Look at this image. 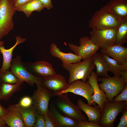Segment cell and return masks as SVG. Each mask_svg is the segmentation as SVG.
<instances>
[{
  "label": "cell",
  "mask_w": 127,
  "mask_h": 127,
  "mask_svg": "<svg viewBox=\"0 0 127 127\" xmlns=\"http://www.w3.org/2000/svg\"><path fill=\"white\" fill-rule=\"evenodd\" d=\"M62 66L69 72L68 83L69 84L78 80H81L84 82H86L91 72L96 67L92 62L91 57L82 62L62 64Z\"/></svg>",
  "instance_id": "6da1fadb"
},
{
  "label": "cell",
  "mask_w": 127,
  "mask_h": 127,
  "mask_svg": "<svg viewBox=\"0 0 127 127\" xmlns=\"http://www.w3.org/2000/svg\"><path fill=\"white\" fill-rule=\"evenodd\" d=\"M68 93L56 96L52 103L63 115L77 120L87 121L86 116L78 105L74 104L68 97Z\"/></svg>",
  "instance_id": "7a4b0ae2"
},
{
  "label": "cell",
  "mask_w": 127,
  "mask_h": 127,
  "mask_svg": "<svg viewBox=\"0 0 127 127\" xmlns=\"http://www.w3.org/2000/svg\"><path fill=\"white\" fill-rule=\"evenodd\" d=\"M124 110H127V101L105 102L99 125L101 127H114L117 115Z\"/></svg>",
  "instance_id": "3957f363"
},
{
  "label": "cell",
  "mask_w": 127,
  "mask_h": 127,
  "mask_svg": "<svg viewBox=\"0 0 127 127\" xmlns=\"http://www.w3.org/2000/svg\"><path fill=\"white\" fill-rule=\"evenodd\" d=\"M120 19L110 13L104 6L93 15L89 21V26L92 30L117 28Z\"/></svg>",
  "instance_id": "277c9868"
},
{
  "label": "cell",
  "mask_w": 127,
  "mask_h": 127,
  "mask_svg": "<svg viewBox=\"0 0 127 127\" xmlns=\"http://www.w3.org/2000/svg\"><path fill=\"white\" fill-rule=\"evenodd\" d=\"M16 11L12 0H0V40L13 29Z\"/></svg>",
  "instance_id": "5b68a950"
},
{
  "label": "cell",
  "mask_w": 127,
  "mask_h": 127,
  "mask_svg": "<svg viewBox=\"0 0 127 127\" xmlns=\"http://www.w3.org/2000/svg\"><path fill=\"white\" fill-rule=\"evenodd\" d=\"M97 81L100 88L105 93L108 102H112L114 97L118 95L124 89L126 83L121 77L114 75L108 78H98Z\"/></svg>",
  "instance_id": "8992f818"
},
{
  "label": "cell",
  "mask_w": 127,
  "mask_h": 127,
  "mask_svg": "<svg viewBox=\"0 0 127 127\" xmlns=\"http://www.w3.org/2000/svg\"><path fill=\"white\" fill-rule=\"evenodd\" d=\"M22 62L20 55H17L15 58L12 59L10 70L19 79L26 82L31 86H33L35 83L41 84L42 78L33 75L28 71Z\"/></svg>",
  "instance_id": "52a82bcc"
},
{
  "label": "cell",
  "mask_w": 127,
  "mask_h": 127,
  "mask_svg": "<svg viewBox=\"0 0 127 127\" xmlns=\"http://www.w3.org/2000/svg\"><path fill=\"white\" fill-rule=\"evenodd\" d=\"M70 92L85 98L87 101V104L95 107L99 106L92 98L94 94L93 89L87 81L85 82L80 80H75L70 84L68 88L61 92L53 94L54 97Z\"/></svg>",
  "instance_id": "ba28073f"
},
{
  "label": "cell",
  "mask_w": 127,
  "mask_h": 127,
  "mask_svg": "<svg viewBox=\"0 0 127 127\" xmlns=\"http://www.w3.org/2000/svg\"><path fill=\"white\" fill-rule=\"evenodd\" d=\"M37 89L32 97V105L38 113L43 115L48 113L49 103L54 97L53 94L41 84H36Z\"/></svg>",
  "instance_id": "9c48e42d"
},
{
  "label": "cell",
  "mask_w": 127,
  "mask_h": 127,
  "mask_svg": "<svg viewBox=\"0 0 127 127\" xmlns=\"http://www.w3.org/2000/svg\"><path fill=\"white\" fill-rule=\"evenodd\" d=\"M117 28L92 30L90 38L101 49L106 48L115 43Z\"/></svg>",
  "instance_id": "30bf717a"
},
{
  "label": "cell",
  "mask_w": 127,
  "mask_h": 127,
  "mask_svg": "<svg viewBox=\"0 0 127 127\" xmlns=\"http://www.w3.org/2000/svg\"><path fill=\"white\" fill-rule=\"evenodd\" d=\"M79 41V46L70 43L68 45L75 54L81 57L83 60L91 57L100 48L92 41L90 37H82Z\"/></svg>",
  "instance_id": "8fae6325"
},
{
  "label": "cell",
  "mask_w": 127,
  "mask_h": 127,
  "mask_svg": "<svg viewBox=\"0 0 127 127\" xmlns=\"http://www.w3.org/2000/svg\"><path fill=\"white\" fill-rule=\"evenodd\" d=\"M22 63L28 71L38 77L44 78L56 74L52 65L45 61Z\"/></svg>",
  "instance_id": "7c38bea8"
},
{
  "label": "cell",
  "mask_w": 127,
  "mask_h": 127,
  "mask_svg": "<svg viewBox=\"0 0 127 127\" xmlns=\"http://www.w3.org/2000/svg\"><path fill=\"white\" fill-rule=\"evenodd\" d=\"M41 85L53 94L66 90L70 85L63 76L57 74L42 78Z\"/></svg>",
  "instance_id": "4fadbf2b"
},
{
  "label": "cell",
  "mask_w": 127,
  "mask_h": 127,
  "mask_svg": "<svg viewBox=\"0 0 127 127\" xmlns=\"http://www.w3.org/2000/svg\"><path fill=\"white\" fill-rule=\"evenodd\" d=\"M48 113L56 127H77V120L62 114L52 103L49 104Z\"/></svg>",
  "instance_id": "5bb4252c"
},
{
  "label": "cell",
  "mask_w": 127,
  "mask_h": 127,
  "mask_svg": "<svg viewBox=\"0 0 127 127\" xmlns=\"http://www.w3.org/2000/svg\"><path fill=\"white\" fill-rule=\"evenodd\" d=\"M97 76L95 72L92 71L88 79V80L87 82L93 90L94 94L92 95V98L93 101L98 104L102 111L104 103L108 101L105 93L99 87L98 83Z\"/></svg>",
  "instance_id": "9a60e30c"
},
{
  "label": "cell",
  "mask_w": 127,
  "mask_h": 127,
  "mask_svg": "<svg viewBox=\"0 0 127 127\" xmlns=\"http://www.w3.org/2000/svg\"><path fill=\"white\" fill-rule=\"evenodd\" d=\"M100 50L101 54L111 57L119 65H121L127 60V48L123 45L115 43Z\"/></svg>",
  "instance_id": "2e32d148"
},
{
  "label": "cell",
  "mask_w": 127,
  "mask_h": 127,
  "mask_svg": "<svg viewBox=\"0 0 127 127\" xmlns=\"http://www.w3.org/2000/svg\"><path fill=\"white\" fill-rule=\"evenodd\" d=\"M104 6L108 12L118 18L127 17V0H111Z\"/></svg>",
  "instance_id": "e0dca14e"
},
{
  "label": "cell",
  "mask_w": 127,
  "mask_h": 127,
  "mask_svg": "<svg viewBox=\"0 0 127 127\" xmlns=\"http://www.w3.org/2000/svg\"><path fill=\"white\" fill-rule=\"evenodd\" d=\"M50 53L52 56L60 59L63 64L78 62L82 59L81 57L71 52L65 53L61 52L57 45L53 43L50 45Z\"/></svg>",
  "instance_id": "ac0fdd59"
},
{
  "label": "cell",
  "mask_w": 127,
  "mask_h": 127,
  "mask_svg": "<svg viewBox=\"0 0 127 127\" xmlns=\"http://www.w3.org/2000/svg\"><path fill=\"white\" fill-rule=\"evenodd\" d=\"M16 42L12 47L8 49H6L2 46L0 47V52L3 57V62L2 66L0 69V73H3L9 69L11 64L13 51L15 47L18 44L25 42L26 39L20 36H16Z\"/></svg>",
  "instance_id": "d6986e66"
},
{
  "label": "cell",
  "mask_w": 127,
  "mask_h": 127,
  "mask_svg": "<svg viewBox=\"0 0 127 127\" xmlns=\"http://www.w3.org/2000/svg\"><path fill=\"white\" fill-rule=\"evenodd\" d=\"M7 109V113L3 119L6 124L10 127H26L15 105H9Z\"/></svg>",
  "instance_id": "ffe728a7"
},
{
  "label": "cell",
  "mask_w": 127,
  "mask_h": 127,
  "mask_svg": "<svg viewBox=\"0 0 127 127\" xmlns=\"http://www.w3.org/2000/svg\"><path fill=\"white\" fill-rule=\"evenodd\" d=\"M77 104L86 114L89 122L99 124L101 112L99 106L93 107L87 104L81 99L77 100Z\"/></svg>",
  "instance_id": "44dd1931"
},
{
  "label": "cell",
  "mask_w": 127,
  "mask_h": 127,
  "mask_svg": "<svg viewBox=\"0 0 127 127\" xmlns=\"http://www.w3.org/2000/svg\"><path fill=\"white\" fill-rule=\"evenodd\" d=\"M15 105L20 114L25 127H33L38 113L34 107L32 105L29 107H24L17 104Z\"/></svg>",
  "instance_id": "7402d4cb"
},
{
  "label": "cell",
  "mask_w": 127,
  "mask_h": 127,
  "mask_svg": "<svg viewBox=\"0 0 127 127\" xmlns=\"http://www.w3.org/2000/svg\"><path fill=\"white\" fill-rule=\"evenodd\" d=\"M92 62L96 68V74L97 76L104 78H108L110 76L108 74V71L107 64L103 58L102 54L96 53L91 57Z\"/></svg>",
  "instance_id": "603a6c76"
},
{
  "label": "cell",
  "mask_w": 127,
  "mask_h": 127,
  "mask_svg": "<svg viewBox=\"0 0 127 127\" xmlns=\"http://www.w3.org/2000/svg\"><path fill=\"white\" fill-rule=\"evenodd\" d=\"M127 42V17L121 19L117 28L115 44L123 45Z\"/></svg>",
  "instance_id": "cb8c5ba5"
},
{
  "label": "cell",
  "mask_w": 127,
  "mask_h": 127,
  "mask_svg": "<svg viewBox=\"0 0 127 127\" xmlns=\"http://www.w3.org/2000/svg\"><path fill=\"white\" fill-rule=\"evenodd\" d=\"M23 82L15 84L2 83L0 85L1 92L0 100H7L16 92L21 89Z\"/></svg>",
  "instance_id": "d4e9b609"
},
{
  "label": "cell",
  "mask_w": 127,
  "mask_h": 127,
  "mask_svg": "<svg viewBox=\"0 0 127 127\" xmlns=\"http://www.w3.org/2000/svg\"><path fill=\"white\" fill-rule=\"evenodd\" d=\"M44 8L39 0H31L22 6L18 11L23 12L29 17L32 12L36 11L40 12Z\"/></svg>",
  "instance_id": "484cf974"
},
{
  "label": "cell",
  "mask_w": 127,
  "mask_h": 127,
  "mask_svg": "<svg viewBox=\"0 0 127 127\" xmlns=\"http://www.w3.org/2000/svg\"><path fill=\"white\" fill-rule=\"evenodd\" d=\"M102 57L107 64L108 71L112 72L114 75L121 77L120 71L121 65L119 64L113 59L107 55L102 54Z\"/></svg>",
  "instance_id": "4316f807"
},
{
  "label": "cell",
  "mask_w": 127,
  "mask_h": 127,
  "mask_svg": "<svg viewBox=\"0 0 127 127\" xmlns=\"http://www.w3.org/2000/svg\"><path fill=\"white\" fill-rule=\"evenodd\" d=\"M0 79L2 83L15 84L23 82L17 78L9 69L0 73Z\"/></svg>",
  "instance_id": "83f0119b"
},
{
  "label": "cell",
  "mask_w": 127,
  "mask_h": 127,
  "mask_svg": "<svg viewBox=\"0 0 127 127\" xmlns=\"http://www.w3.org/2000/svg\"><path fill=\"white\" fill-rule=\"evenodd\" d=\"M118 95L116 96L113 99L112 102H119L122 101H127V84L121 92Z\"/></svg>",
  "instance_id": "f1b7e54d"
},
{
  "label": "cell",
  "mask_w": 127,
  "mask_h": 127,
  "mask_svg": "<svg viewBox=\"0 0 127 127\" xmlns=\"http://www.w3.org/2000/svg\"><path fill=\"white\" fill-rule=\"evenodd\" d=\"M32 103V98L29 96H26L22 98L17 104L22 107H27L31 106Z\"/></svg>",
  "instance_id": "f546056e"
},
{
  "label": "cell",
  "mask_w": 127,
  "mask_h": 127,
  "mask_svg": "<svg viewBox=\"0 0 127 127\" xmlns=\"http://www.w3.org/2000/svg\"><path fill=\"white\" fill-rule=\"evenodd\" d=\"M33 127H45L44 115L37 113Z\"/></svg>",
  "instance_id": "4dcf8cb0"
},
{
  "label": "cell",
  "mask_w": 127,
  "mask_h": 127,
  "mask_svg": "<svg viewBox=\"0 0 127 127\" xmlns=\"http://www.w3.org/2000/svg\"><path fill=\"white\" fill-rule=\"evenodd\" d=\"M122 116L117 127H127V110H124L122 112Z\"/></svg>",
  "instance_id": "1f68e13d"
},
{
  "label": "cell",
  "mask_w": 127,
  "mask_h": 127,
  "mask_svg": "<svg viewBox=\"0 0 127 127\" xmlns=\"http://www.w3.org/2000/svg\"><path fill=\"white\" fill-rule=\"evenodd\" d=\"M77 127H101L98 124L87 121L84 122L77 120Z\"/></svg>",
  "instance_id": "d6a6232c"
},
{
  "label": "cell",
  "mask_w": 127,
  "mask_h": 127,
  "mask_svg": "<svg viewBox=\"0 0 127 127\" xmlns=\"http://www.w3.org/2000/svg\"><path fill=\"white\" fill-rule=\"evenodd\" d=\"M14 7L16 11L19 9L23 5L31 0H12Z\"/></svg>",
  "instance_id": "836d02e7"
},
{
  "label": "cell",
  "mask_w": 127,
  "mask_h": 127,
  "mask_svg": "<svg viewBox=\"0 0 127 127\" xmlns=\"http://www.w3.org/2000/svg\"><path fill=\"white\" fill-rule=\"evenodd\" d=\"M45 127H56L48 113L44 115Z\"/></svg>",
  "instance_id": "e575fe53"
},
{
  "label": "cell",
  "mask_w": 127,
  "mask_h": 127,
  "mask_svg": "<svg viewBox=\"0 0 127 127\" xmlns=\"http://www.w3.org/2000/svg\"><path fill=\"white\" fill-rule=\"evenodd\" d=\"M45 8L49 9L53 7L51 0H39Z\"/></svg>",
  "instance_id": "d590c367"
},
{
  "label": "cell",
  "mask_w": 127,
  "mask_h": 127,
  "mask_svg": "<svg viewBox=\"0 0 127 127\" xmlns=\"http://www.w3.org/2000/svg\"><path fill=\"white\" fill-rule=\"evenodd\" d=\"M7 112V109L2 106L0 103V117L3 119Z\"/></svg>",
  "instance_id": "8d00e7d4"
},
{
  "label": "cell",
  "mask_w": 127,
  "mask_h": 127,
  "mask_svg": "<svg viewBox=\"0 0 127 127\" xmlns=\"http://www.w3.org/2000/svg\"><path fill=\"white\" fill-rule=\"evenodd\" d=\"M120 73L121 77L126 83H127V70L120 71Z\"/></svg>",
  "instance_id": "74e56055"
},
{
  "label": "cell",
  "mask_w": 127,
  "mask_h": 127,
  "mask_svg": "<svg viewBox=\"0 0 127 127\" xmlns=\"http://www.w3.org/2000/svg\"><path fill=\"white\" fill-rule=\"evenodd\" d=\"M120 70H127V60L124 61L121 65Z\"/></svg>",
  "instance_id": "f35d334b"
},
{
  "label": "cell",
  "mask_w": 127,
  "mask_h": 127,
  "mask_svg": "<svg viewBox=\"0 0 127 127\" xmlns=\"http://www.w3.org/2000/svg\"><path fill=\"white\" fill-rule=\"evenodd\" d=\"M6 125L3 119L0 117V127H6Z\"/></svg>",
  "instance_id": "ab89813d"
},
{
  "label": "cell",
  "mask_w": 127,
  "mask_h": 127,
  "mask_svg": "<svg viewBox=\"0 0 127 127\" xmlns=\"http://www.w3.org/2000/svg\"><path fill=\"white\" fill-rule=\"evenodd\" d=\"M4 44V43L3 41L0 40V47L3 45Z\"/></svg>",
  "instance_id": "60d3db41"
},
{
  "label": "cell",
  "mask_w": 127,
  "mask_h": 127,
  "mask_svg": "<svg viewBox=\"0 0 127 127\" xmlns=\"http://www.w3.org/2000/svg\"><path fill=\"white\" fill-rule=\"evenodd\" d=\"M1 97V92L0 88V100Z\"/></svg>",
  "instance_id": "b9f144b4"
},
{
  "label": "cell",
  "mask_w": 127,
  "mask_h": 127,
  "mask_svg": "<svg viewBox=\"0 0 127 127\" xmlns=\"http://www.w3.org/2000/svg\"><path fill=\"white\" fill-rule=\"evenodd\" d=\"M2 83L1 81V79H0V84H1V83Z\"/></svg>",
  "instance_id": "7bdbcfd3"
}]
</instances>
